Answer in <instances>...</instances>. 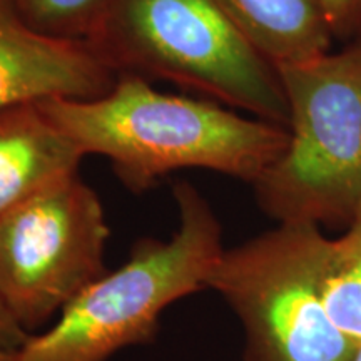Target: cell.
I'll return each mask as SVG.
<instances>
[{
    "label": "cell",
    "mask_w": 361,
    "mask_h": 361,
    "mask_svg": "<svg viewBox=\"0 0 361 361\" xmlns=\"http://www.w3.org/2000/svg\"><path fill=\"white\" fill-rule=\"evenodd\" d=\"M39 104L85 156L107 157L134 192L189 168L252 186L290 142L288 128L239 116L214 101L159 92L133 74L117 75L101 97H52Z\"/></svg>",
    "instance_id": "obj_1"
},
{
    "label": "cell",
    "mask_w": 361,
    "mask_h": 361,
    "mask_svg": "<svg viewBox=\"0 0 361 361\" xmlns=\"http://www.w3.org/2000/svg\"><path fill=\"white\" fill-rule=\"evenodd\" d=\"M179 226L169 241H137L129 259L89 284L44 333L29 335L13 361H107L151 343L162 311L207 290L226 247L218 216L183 180L174 186Z\"/></svg>",
    "instance_id": "obj_2"
},
{
    "label": "cell",
    "mask_w": 361,
    "mask_h": 361,
    "mask_svg": "<svg viewBox=\"0 0 361 361\" xmlns=\"http://www.w3.org/2000/svg\"><path fill=\"white\" fill-rule=\"evenodd\" d=\"M276 71L290 142L252 184L256 202L276 224L345 231L361 218V37Z\"/></svg>",
    "instance_id": "obj_3"
},
{
    "label": "cell",
    "mask_w": 361,
    "mask_h": 361,
    "mask_svg": "<svg viewBox=\"0 0 361 361\" xmlns=\"http://www.w3.org/2000/svg\"><path fill=\"white\" fill-rule=\"evenodd\" d=\"M87 44L117 74L169 80L288 128L278 71L214 0H109Z\"/></svg>",
    "instance_id": "obj_4"
},
{
    "label": "cell",
    "mask_w": 361,
    "mask_h": 361,
    "mask_svg": "<svg viewBox=\"0 0 361 361\" xmlns=\"http://www.w3.org/2000/svg\"><path fill=\"white\" fill-rule=\"evenodd\" d=\"M328 236L311 224L276 228L224 250L207 281L245 331V361H351L358 346L324 308Z\"/></svg>",
    "instance_id": "obj_5"
},
{
    "label": "cell",
    "mask_w": 361,
    "mask_h": 361,
    "mask_svg": "<svg viewBox=\"0 0 361 361\" xmlns=\"http://www.w3.org/2000/svg\"><path fill=\"white\" fill-rule=\"evenodd\" d=\"M102 202L78 174L0 216V300L27 333L107 273Z\"/></svg>",
    "instance_id": "obj_6"
},
{
    "label": "cell",
    "mask_w": 361,
    "mask_h": 361,
    "mask_svg": "<svg viewBox=\"0 0 361 361\" xmlns=\"http://www.w3.org/2000/svg\"><path fill=\"white\" fill-rule=\"evenodd\" d=\"M117 75L87 42L40 34L13 0H0V109L52 97H101Z\"/></svg>",
    "instance_id": "obj_7"
},
{
    "label": "cell",
    "mask_w": 361,
    "mask_h": 361,
    "mask_svg": "<svg viewBox=\"0 0 361 361\" xmlns=\"http://www.w3.org/2000/svg\"><path fill=\"white\" fill-rule=\"evenodd\" d=\"M85 154L39 101L0 109V216L67 176Z\"/></svg>",
    "instance_id": "obj_8"
},
{
    "label": "cell",
    "mask_w": 361,
    "mask_h": 361,
    "mask_svg": "<svg viewBox=\"0 0 361 361\" xmlns=\"http://www.w3.org/2000/svg\"><path fill=\"white\" fill-rule=\"evenodd\" d=\"M243 39L274 69L303 64L335 42L322 0H214Z\"/></svg>",
    "instance_id": "obj_9"
},
{
    "label": "cell",
    "mask_w": 361,
    "mask_h": 361,
    "mask_svg": "<svg viewBox=\"0 0 361 361\" xmlns=\"http://www.w3.org/2000/svg\"><path fill=\"white\" fill-rule=\"evenodd\" d=\"M322 298L329 319L341 335L361 346V218L338 238H328Z\"/></svg>",
    "instance_id": "obj_10"
},
{
    "label": "cell",
    "mask_w": 361,
    "mask_h": 361,
    "mask_svg": "<svg viewBox=\"0 0 361 361\" xmlns=\"http://www.w3.org/2000/svg\"><path fill=\"white\" fill-rule=\"evenodd\" d=\"M109 0H13L27 25L56 39L87 42Z\"/></svg>",
    "instance_id": "obj_11"
},
{
    "label": "cell",
    "mask_w": 361,
    "mask_h": 361,
    "mask_svg": "<svg viewBox=\"0 0 361 361\" xmlns=\"http://www.w3.org/2000/svg\"><path fill=\"white\" fill-rule=\"evenodd\" d=\"M333 39L348 44L361 37V0H322Z\"/></svg>",
    "instance_id": "obj_12"
},
{
    "label": "cell",
    "mask_w": 361,
    "mask_h": 361,
    "mask_svg": "<svg viewBox=\"0 0 361 361\" xmlns=\"http://www.w3.org/2000/svg\"><path fill=\"white\" fill-rule=\"evenodd\" d=\"M29 335L0 300V361H13Z\"/></svg>",
    "instance_id": "obj_13"
},
{
    "label": "cell",
    "mask_w": 361,
    "mask_h": 361,
    "mask_svg": "<svg viewBox=\"0 0 361 361\" xmlns=\"http://www.w3.org/2000/svg\"><path fill=\"white\" fill-rule=\"evenodd\" d=\"M351 361H361V346H358V348H356L355 355H353V360H351Z\"/></svg>",
    "instance_id": "obj_14"
}]
</instances>
